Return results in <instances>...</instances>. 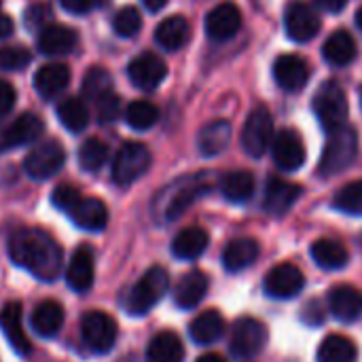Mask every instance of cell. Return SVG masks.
Returning a JSON list of instances; mask_svg holds the SVG:
<instances>
[{
	"instance_id": "obj_1",
	"label": "cell",
	"mask_w": 362,
	"mask_h": 362,
	"mask_svg": "<svg viewBox=\"0 0 362 362\" xmlns=\"http://www.w3.org/2000/svg\"><path fill=\"white\" fill-rule=\"evenodd\" d=\"M6 250L8 259L17 267L25 269L40 282H55L62 274L64 252L59 244L42 229H17L11 233Z\"/></svg>"
},
{
	"instance_id": "obj_2",
	"label": "cell",
	"mask_w": 362,
	"mask_h": 362,
	"mask_svg": "<svg viewBox=\"0 0 362 362\" xmlns=\"http://www.w3.org/2000/svg\"><path fill=\"white\" fill-rule=\"evenodd\" d=\"M170 276L163 267L155 265L142 274V278L125 295L123 308L129 316H146L168 293Z\"/></svg>"
},
{
	"instance_id": "obj_3",
	"label": "cell",
	"mask_w": 362,
	"mask_h": 362,
	"mask_svg": "<svg viewBox=\"0 0 362 362\" xmlns=\"http://www.w3.org/2000/svg\"><path fill=\"white\" fill-rule=\"evenodd\" d=\"M358 153V136L356 129L350 125H341L337 129H331L329 142L320 157V174L322 176H335L341 174L346 168L352 165Z\"/></svg>"
},
{
	"instance_id": "obj_4",
	"label": "cell",
	"mask_w": 362,
	"mask_h": 362,
	"mask_svg": "<svg viewBox=\"0 0 362 362\" xmlns=\"http://www.w3.org/2000/svg\"><path fill=\"white\" fill-rule=\"evenodd\" d=\"M267 327L250 316L238 318L229 333V348L238 358H255L267 346Z\"/></svg>"
},
{
	"instance_id": "obj_5",
	"label": "cell",
	"mask_w": 362,
	"mask_h": 362,
	"mask_svg": "<svg viewBox=\"0 0 362 362\" xmlns=\"http://www.w3.org/2000/svg\"><path fill=\"white\" fill-rule=\"evenodd\" d=\"M314 112H316L318 121L322 123V127H327L329 132L346 125L348 98H346V91L341 89V85H337L335 81L322 83L314 95Z\"/></svg>"
},
{
	"instance_id": "obj_6",
	"label": "cell",
	"mask_w": 362,
	"mask_h": 362,
	"mask_svg": "<svg viewBox=\"0 0 362 362\" xmlns=\"http://www.w3.org/2000/svg\"><path fill=\"white\" fill-rule=\"evenodd\" d=\"M151 168V153L140 142H125L112 161V180L119 187H129Z\"/></svg>"
},
{
	"instance_id": "obj_7",
	"label": "cell",
	"mask_w": 362,
	"mask_h": 362,
	"mask_svg": "<svg viewBox=\"0 0 362 362\" xmlns=\"http://www.w3.org/2000/svg\"><path fill=\"white\" fill-rule=\"evenodd\" d=\"M117 322L106 312L91 310L81 318V337L95 354H108L117 344Z\"/></svg>"
},
{
	"instance_id": "obj_8",
	"label": "cell",
	"mask_w": 362,
	"mask_h": 362,
	"mask_svg": "<svg viewBox=\"0 0 362 362\" xmlns=\"http://www.w3.org/2000/svg\"><path fill=\"white\" fill-rule=\"evenodd\" d=\"M66 163V151L57 140H45L36 144L23 159V170L34 180H47L55 176Z\"/></svg>"
},
{
	"instance_id": "obj_9",
	"label": "cell",
	"mask_w": 362,
	"mask_h": 362,
	"mask_svg": "<svg viewBox=\"0 0 362 362\" xmlns=\"http://www.w3.org/2000/svg\"><path fill=\"white\" fill-rule=\"evenodd\" d=\"M272 138H274L272 112L265 106H259L246 119V125L242 129V148L250 157H261L267 151Z\"/></svg>"
},
{
	"instance_id": "obj_10",
	"label": "cell",
	"mask_w": 362,
	"mask_h": 362,
	"mask_svg": "<svg viewBox=\"0 0 362 362\" xmlns=\"http://www.w3.org/2000/svg\"><path fill=\"white\" fill-rule=\"evenodd\" d=\"M265 293L272 299H293L305 288V276L303 272L293 263H280L272 267L265 276Z\"/></svg>"
},
{
	"instance_id": "obj_11",
	"label": "cell",
	"mask_w": 362,
	"mask_h": 362,
	"mask_svg": "<svg viewBox=\"0 0 362 362\" xmlns=\"http://www.w3.org/2000/svg\"><path fill=\"white\" fill-rule=\"evenodd\" d=\"M286 34L297 42H308L320 32V17L305 2H291L284 13Z\"/></svg>"
},
{
	"instance_id": "obj_12",
	"label": "cell",
	"mask_w": 362,
	"mask_h": 362,
	"mask_svg": "<svg viewBox=\"0 0 362 362\" xmlns=\"http://www.w3.org/2000/svg\"><path fill=\"white\" fill-rule=\"evenodd\" d=\"M165 74H168V68H165L163 59L157 57L155 53H142V55L134 57L127 68L129 81L138 89H144V91L157 89L163 83Z\"/></svg>"
},
{
	"instance_id": "obj_13",
	"label": "cell",
	"mask_w": 362,
	"mask_h": 362,
	"mask_svg": "<svg viewBox=\"0 0 362 362\" xmlns=\"http://www.w3.org/2000/svg\"><path fill=\"white\" fill-rule=\"evenodd\" d=\"M42 132H45L42 119L32 115V112H23L2 129V134H0V151L30 144V142L38 140L42 136Z\"/></svg>"
},
{
	"instance_id": "obj_14",
	"label": "cell",
	"mask_w": 362,
	"mask_h": 362,
	"mask_svg": "<svg viewBox=\"0 0 362 362\" xmlns=\"http://www.w3.org/2000/svg\"><path fill=\"white\" fill-rule=\"evenodd\" d=\"M274 161L284 172H295L305 163V144L293 129H282L274 138Z\"/></svg>"
},
{
	"instance_id": "obj_15",
	"label": "cell",
	"mask_w": 362,
	"mask_h": 362,
	"mask_svg": "<svg viewBox=\"0 0 362 362\" xmlns=\"http://www.w3.org/2000/svg\"><path fill=\"white\" fill-rule=\"evenodd\" d=\"M93 276H95V257L91 246L83 244L78 246L66 267V282L74 293H87L93 286Z\"/></svg>"
},
{
	"instance_id": "obj_16",
	"label": "cell",
	"mask_w": 362,
	"mask_h": 362,
	"mask_svg": "<svg viewBox=\"0 0 362 362\" xmlns=\"http://www.w3.org/2000/svg\"><path fill=\"white\" fill-rule=\"evenodd\" d=\"M0 329H2V333H4V337H6V341L15 354L28 356L32 352V341L28 339V335L23 331V308H21V303L11 301L2 308Z\"/></svg>"
},
{
	"instance_id": "obj_17",
	"label": "cell",
	"mask_w": 362,
	"mask_h": 362,
	"mask_svg": "<svg viewBox=\"0 0 362 362\" xmlns=\"http://www.w3.org/2000/svg\"><path fill=\"white\" fill-rule=\"evenodd\" d=\"M210 187L199 182V178H189L182 185H172L170 195L165 193L163 204H161V214L165 221H174L178 218L197 197H202Z\"/></svg>"
},
{
	"instance_id": "obj_18",
	"label": "cell",
	"mask_w": 362,
	"mask_h": 362,
	"mask_svg": "<svg viewBox=\"0 0 362 362\" xmlns=\"http://www.w3.org/2000/svg\"><path fill=\"white\" fill-rule=\"evenodd\" d=\"M242 28V11L233 2L214 6L206 17V32L212 40H229Z\"/></svg>"
},
{
	"instance_id": "obj_19",
	"label": "cell",
	"mask_w": 362,
	"mask_h": 362,
	"mask_svg": "<svg viewBox=\"0 0 362 362\" xmlns=\"http://www.w3.org/2000/svg\"><path fill=\"white\" fill-rule=\"evenodd\" d=\"M274 78L284 91H301L310 78V66L303 57L286 53L274 62Z\"/></svg>"
},
{
	"instance_id": "obj_20",
	"label": "cell",
	"mask_w": 362,
	"mask_h": 362,
	"mask_svg": "<svg viewBox=\"0 0 362 362\" xmlns=\"http://www.w3.org/2000/svg\"><path fill=\"white\" fill-rule=\"evenodd\" d=\"M329 310L339 322H354L362 316V291L352 284H339L329 291Z\"/></svg>"
},
{
	"instance_id": "obj_21",
	"label": "cell",
	"mask_w": 362,
	"mask_h": 362,
	"mask_svg": "<svg viewBox=\"0 0 362 362\" xmlns=\"http://www.w3.org/2000/svg\"><path fill=\"white\" fill-rule=\"evenodd\" d=\"M301 193H303L301 187L295 185V182H288V180H282V178H269L267 187H265L263 206H265V210L269 214L282 216L297 204Z\"/></svg>"
},
{
	"instance_id": "obj_22",
	"label": "cell",
	"mask_w": 362,
	"mask_h": 362,
	"mask_svg": "<svg viewBox=\"0 0 362 362\" xmlns=\"http://www.w3.org/2000/svg\"><path fill=\"white\" fill-rule=\"evenodd\" d=\"M259 242L252 238H235L227 244V248L223 250V267L231 274H240L248 267L255 265V261L259 259Z\"/></svg>"
},
{
	"instance_id": "obj_23",
	"label": "cell",
	"mask_w": 362,
	"mask_h": 362,
	"mask_svg": "<svg viewBox=\"0 0 362 362\" xmlns=\"http://www.w3.org/2000/svg\"><path fill=\"white\" fill-rule=\"evenodd\" d=\"M72 223L85 231H102L108 223V208L102 199L81 197L78 204L68 212Z\"/></svg>"
},
{
	"instance_id": "obj_24",
	"label": "cell",
	"mask_w": 362,
	"mask_h": 362,
	"mask_svg": "<svg viewBox=\"0 0 362 362\" xmlns=\"http://www.w3.org/2000/svg\"><path fill=\"white\" fill-rule=\"evenodd\" d=\"M206 293H208V276L199 269H193L178 280L174 288V303L180 310H193L204 301Z\"/></svg>"
},
{
	"instance_id": "obj_25",
	"label": "cell",
	"mask_w": 362,
	"mask_h": 362,
	"mask_svg": "<svg viewBox=\"0 0 362 362\" xmlns=\"http://www.w3.org/2000/svg\"><path fill=\"white\" fill-rule=\"evenodd\" d=\"M225 318L218 310H206L189 325V335L197 346H212L225 335Z\"/></svg>"
},
{
	"instance_id": "obj_26",
	"label": "cell",
	"mask_w": 362,
	"mask_h": 362,
	"mask_svg": "<svg viewBox=\"0 0 362 362\" xmlns=\"http://www.w3.org/2000/svg\"><path fill=\"white\" fill-rule=\"evenodd\" d=\"M76 42H78L76 32L59 23H49L38 34V49L45 55H66L74 51Z\"/></svg>"
},
{
	"instance_id": "obj_27",
	"label": "cell",
	"mask_w": 362,
	"mask_h": 362,
	"mask_svg": "<svg viewBox=\"0 0 362 362\" xmlns=\"http://www.w3.org/2000/svg\"><path fill=\"white\" fill-rule=\"evenodd\" d=\"M310 255L314 259V263L320 267V269H329V272H337V269H344L350 261V252L348 248L337 242V240H329V238H322V240H316L310 248Z\"/></svg>"
},
{
	"instance_id": "obj_28",
	"label": "cell",
	"mask_w": 362,
	"mask_h": 362,
	"mask_svg": "<svg viewBox=\"0 0 362 362\" xmlns=\"http://www.w3.org/2000/svg\"><path fill=\"white\" fill-rule=\"evenodd\" d=\"M70 83V68L66 64H45L34 74V87L42 98L59 95Z\"/></svg>"
},
{
	"instance_id": "obj_29",
	"label": "cell",
	"mask_w": 362,
	"mask_h": 362,
	"mask_svg": "<svg viewBox=\"0 0 362 362\" xmlns=\"http://www.w3.org/2000/svg\"><path fill=\"white\" fill-rule=\"evenodd\" d=\"M208 244H210V238L202 227H187L174 238L172 255L180 261H195L206 252Z\"/></svg>"
},
{
	"instance_id": "obj_30",
	"label": "cell",
	"mask_w": 362,
	"mask_h": 362,
	"mask_svg": "<svg viewBox=\"0 0 362 362\" xmlns=\"http://www.w3.org/2000/svg\"><path fill=\"white\" fill-rule=\"evenodd\" d=\"M64 308L62 303L47 299L42 303H38L32 312V329L36 331V335L40 337H55L62 327H64Z\"/></svg>"
},
{
	"instance_id": "obj_31",
	"label": "cell",
	"mask_w": 362,
	"mask_h": 362,
	"mask_svg": "<svg viewBox=\"0 0 362 362\" xmlns=\"http://www.w3.org/2000/svg\"><path fill=\"white\" fill-rule=\"evenodd\" d=\"M146 362H185V346L172 331L157 333L146 346Z\"/></svg>"
},
{
	"instance_id": "obj_32",
	"label": "cell",
	"mask_w": 362,
	"mask_h": 362,
	"mask_svg": "<svg viewBox=\"0 0 362 362\" xmlns=\"http://www.w3.org/2000/svg\"><path fill=\"white\" fill-rule=\"evenodd\" d=\"M356 53H358L356 40H354V36H352L350 32H346V30L333 32V34L327 38L325 47H322L325 59H327L331 66H337V68L352 64L354 57H356Z\"/></svg>"
},
{
	"instance_id": "obj_33",
	"label": "cell",
	"mask_w": 362,
	"mask_h": 362,
	"mask_svg": "<svg viewBox=\"0 0 362 362\" xmlns=\"http://www.w3.org/2000/svg\"><path fill=\"white\" fill-rule=\"evenodd\" d=\"M191 34L189 21L182 15H172L168 19H163L157 30H155V40L161 49L165 51H178L187 45Z\"/></svg>"
},
{
	"instance_id": "obj_34",
	"label": "cell",
	"mask_w": 362,
	"mask_h": 362,
	"mask_svg": "<svg viewBox=\"0 0 362 362\" xmlns=\"http://www.w3.org/2000/svg\"><path fill=\"white\" fill-rule=\"evenodd\" d=\"M229 142H231V125L223 119L204 125L197 136V148L206 157L221 155L229 146Z\"/></svg>"
},
{
	"instance_id": "obj_35",
	"label": "cell",
	"mask_w": 362,
	"mask_h": 362,
	"mask_svg": "<svg viewBox=\"0 0 362 362\" xmlns=\"http://www.w3.org/2000/svg\"><path fill=\"white\" fill-rule=\"evenodd\" d=\"M221 193L231 204H244L255 193V176L246 170L229 172L221 178Z\"/></svg>"
},
{
	"instance_id": "obj_36",
	"label": "cell",
	"mask_w": 362,
	"mask_h": 362,
	"mask_svg": "<svg viewBox=\"0 0 362 362\" xmlns=\"http://www.w3.org/2000/svg\"><path fill=\"white\" fill-rule=\"evenodd\" d=\"M356 356L358 348L346 335H329L318 348V362H354Z\"/></svg>"
},
{
	"instance_id": "obj_37",
	"label": "cell",
	"mask_w": 362,
	"mask_h": 362,
	"mask_svg": "<svg viewBox=\"0 0 362 362\" xmlns=\"http://www.w3.org/2000/svg\"><path fill=\"white\" fill-rule=\"evenodd\" d=\"M57 119L66 129L78 134L89 125V110L81 98H66L57 104Z\"/></svg>"
},
{
	"instance_id": "obj_38",
	"label": "cell",
	"mask_w": 362,
	"mask_h": 362,
	"mask_svg": "<svg viewBox=\"0 0 362 362\" xmlns=\"http://www.w3.org/2000/svg\"><path fill=\"white\" fill-rule=\"evenodd\" d=\"M159 119V110L155 104L146 102V100H134L127 110H125V121L132 129H138V132H144V129H151Z\"/></svg>"
},
{
	"instance_id": "obj_39",
	"label": "cell",
	"mask_w": 362,
	"mask_h": 362,
	"mask_svg": "<svg viewBox=\"0 0 362 362\" xmlns=\"http://www.w3.org/2000/svg\"><path fill=\"white\" fill-rule=\"evenodd\" d=\"M108 159V144L100 138H89L78 148V163L85 172H98Z\"/></svg>"
},
{
	"instance_id": "obj_40",
	"label": "cell",
	"mask_w": 362,
	"mask_h": 362,
	"mask_svg": "<svg viewBox=\"0 0 362 362\" xmlns=\"http://www.w3.org/2000/svg\"><path fill=\"white\" fill-rule=\"evenodd\" d=\"M108 91H112V76L108 70L95 66L91 68L85 78H83V87H81V93L87 98V100H100L102 95H106Z\"/></svg>"
},
{
	"instance_id": "obj_41",
	"label": "cell",
	"mask_w": 362,
	"mask_h": 362,
	"mask_svg": "<svg viewBox=\"0 0 362 362\" xmlns=\"http://www.w3.org/2000/svg\"><path fill=\"white\" fill-rule=\"evenodd\" d=\"M333 206L344 214L362 216V180H354V182H348L346 187H341L335 193Z\"/></svg>"
},
{
	"instance_id": "obj_42",
	"label": "cell",
	"mask_w": 362,
	"mask_h": 362,
	"mask_svg": "<svg viewBox=\"0 0 362 362\" xmlns=\"http://www.w3.org/2000/svg\"><path fill=\"white\" fill-rule=\"evenodd\" d=\"M140 28H142V17L136 6H123L112 17V30L123 38L136 36L140 32Z\"/></svg>"
},
{
	"instance_id": "obj_43",
	"label": "cell",
	"mask_w": 362,
	"mask_h": 362,
	"mask_svg": "<svg viewBox=\"0 0 362 362\" xmlns=\"http://www.w3.org/2000/svg\"><path fill=\"white\" fill-rule=\"evenodd\" d=\"M32 59V53L25 47H2L0 49V70H23Z\"/></svg>"
},
{
	"instance_id": "obj_44",
	"label": "cell",
	"mask_w": 362,
	"mask_h": 362,
	"mask_svg": "<svg viewBox=\"0 0 362 362\" xmlns=\"http://www.w3.org/2000/svg\"><path fill=\"white\" fill-rule=\"evenodd\" d=\"M95 112L100 123H112L117 121L119 112H121V98L112 91H108L106 95H102L100 100H95Z\"/></svg>"
},
{
	"instance_id": "obj_45",
	"label": "cell",
	"mask_w": 362,
	"mask_h": 362,
	"mask_svg": "<svg viewBox=\"0 0 362 362\" xmlns=\"http://www.w3.org/2000/svg\"><path fill=\"white\" fill-rule=\"evenodd\" d=\"M81 197H83V195H81L78 189H74L72 185H59V187H55L53 193H51L53 206H55L57 210H62V212H70V210L78 204Z\"/></svg>"
},
{
	"instance_id": "obj_46",
	"label": "cell",
	"mask_w": 362,
	"mask_h": 362,
	"mask_svg": "<svg viewBox=\"0 0 362 362\" xmlns=\"http://www.w3.org/2000/svg\"><path fill=\"white\" fill-rule=\"evenodd\" d=\"M51 8L47 4H34L25 11V28L28 30H42L49 25Z\"/></svg>"
},
{
	"instance_id": "obj_47",
	"label": "cell",
	"mask_w": 362,
	"mask_h": 362,
	"mask_svg": "<svg viewBox=\"0 0 362 362\" xmlns=\"http://www.w3.org/2000/svg\"><path fill=\"white\" fill-rule=\"evenodd\" d=\"M15 98H17V93L13 89V85L6 81H0V117H6L13 110Z\"/></svg>"
},
{
	"instance_id": "obj_48",
	"label": "cell",
	"mask_w": 362,
	"mask_h": 362,
	"mask_svg": "<svg viewBox=\"0 0 362 362\" xmlns=\"http://www.w3.org/2000/svg\"><path fill=\"white\" fill-rule=\"evenodd\" d=\"M100 0H59V4L72 15H85L98 6Z\"/></svg>"
},
{
	"instance_id": "obj_49",
	"label": "cell",
	"mask_w": 362,
	"mask_h": 362,
	"mask_svg": "<svg viewBox=\"0 0 362 362\" xmlns=\"http://www.w3.org/2000/svg\"><path fill=\"white\" fill-rule=\"evenodd\" d=\"M316 4H318L320 8L329 11V13H339V11L346 8L348 0H316Z\"/></svg>"
},
{
	"instance_id": "obj_50",
	"label": "cell",
	"mask_w": 362,
	"mask_h": 362,
	"mask_svg": "<svg viewBox=\"0 0 362 362\" xmlns=\"http://www.w3.org/2000/svg\"><path fill=\"white\" fill-rule=\"evenodd\" d=\"M11 32H13V21H11L8 15H4V13L0 11V38H6Z\"/></svg>"
},
{
	"instance_id": "obj_51",
	"label": "cell",
	"mask_w": 362,
	"mask_h": 362,
	"mask_svg": "<svg viewBox=\"0 0 362 362\" xmlns=\"http://www.w3.org/2000/svg\"><path fill=\"white\" fill-rule=\"evenodd\" d=\"M142 4H144L148 11H153V13H155V11H161V8L168 4V0H142Z\"/></svg>"
},
{
	"instance_id": "obj_52",
	"label": "cell",
	"mask_w": 362,
	"mask_h": 362,
	"mask_svg": "<svg viewBox=\"0 0 362 362\" xmlns=\"http://www.w3.org/2000/svg\"><path fill=\"white\" fill-rule=\"evenodd\" d=\"M195 362H227L221 354H216V352H208V354H202L199 358Z\"/></svg>"
},
{
	"instance_id": "obj_53",
	"label": "cell",
	"mask_w": 362,
	"mask_h": 362,
	"mask_svg": "<svg viewBox=\"0 0 362 362\" xmlns=\"http://www.w3.org/2000/svg\"><path fill=\"white\" fill-rule=\"evenodd\" d=\"M356 23H358V28L362 30V6L358 8V13H356Z\"/></svg>"
},
{
	"instance_id": "obj_54",
	"label": "cell",
	"mask_w": 362,
	"mask_h": 362,
	"mask_svg": "<svg viewBox=\"0 0 362 362\" xmlns=\"http://www.w3.org/2000/svg\"><path fill=\"white\" fill-rule=\"evenodd\" d=\"M361 104H362V91H361Z\"/></svg>"
}]
</instances>
